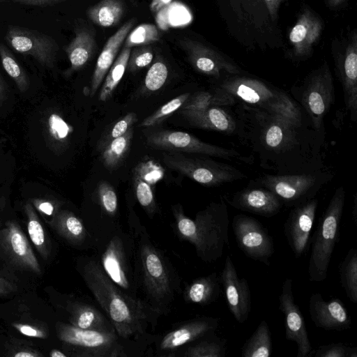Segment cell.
Instances as JSON below:
<instances>
[{"mask_svg": "<svg viewBox=\"0 0 357 357\" xmlns=\"http://www.w3.org/2000/svg\"><path fill=\"white\" fill-rule=\"evenodd\" d=\"M77 270L98 305L107 314L126 351H136L152 343L154 330L161 314L142 299L123 292L107 277L98 260L82 257Z\"/></svg>", "mask_w": 357, "mask_h": 357, "instance_id": "6da1fadb", "label": "cell"}, {"mask_svg": "<svg viewBox=\"0 0 357 357\" xmlns=\"http://www.w3.org/2000/svg\"><path fill=\"white\" fill-rule=\"evenodd\" d=\"M136 240L139 296L161 315L170 311L181 280L169 259L151 241L145 227L130 230Z\"/></svg>", "mask_w": 357, "mask_h": 357, "instance_id": "7a4b0ae2", "label": "cell"}, {"mask_svg": "<svg viewBox=\"0 0 357 357\" xmlns=\"http://www.w3.org/2000/svg\"><path fill=\"white\" fill-rule=\"evenodd\" d=\"M176 228L182 240L194 245L206 263L220 259L229 244V213L225 203L213 202L198 212L194 220L185 216L181 205L172 206Z\"/></svg>", "mask_w": 357, "mask_h": 357, "instance_id": "3957f363", "label": "cell"}, {"mask_svg": "<svg viewBox=\"0 0 357 357\" xmlns=\"http://www.w3.org/2000/svg\"><path fill=\"white\" fill-rule=\"evenodd\" d=\"M345 191L339 187L323 213L312 241L307 273L311 282L326 279L335 245L339 239Z\"/></svg>", "mask_w": 357, "mask_h": 357, "instance_id": "277c9868", "label": "cell"}, {"mask_svg": "<svg viewBox=\"0 0 357 357\" xmlns=\"http://www.w3.org/2000/svg\"><path fill=\"white\" fill-rule=\"evenodd\" d=\"M99 252L98 261L112 282L128 296L141 299L137 286L134 234L130 230H119Z\"/></svg>", "mask_w": 357, "mask_h": 357, "instance_id": "5b68a950", "label": "cell"}, {"mask_svg": "<svg viewBox=\"0 0 357 357\" xmlns=\"http://www.w3.org/2000/svg\"><path fill=\"white\" fill-rule=\"evenodd\" d=\"M220 89L243 101L265 109L274 117L295 128L301 122V113L284 92L268 86L263 82L248 77H231Z\"/></svg>", "mask_w": 357, "mask_h": 357, "instance_id": "8992f818", "label": "cell"}, {"mask_svg": "<svg viewBox=\"0 0 357 357\" xmlns=\"http://www.w3.org/2000/svg\"><path fill=\"white\" fill-rule=\"evenodd\" d=\"M222 1L227 21L238 29L240 40L261 47L274 45L275 26L269 20L263 0Z\"/></svg>", "mask_w": 357, "mask_h": 357, "instance_id": "52a82bcc", "label": "cell"}, {"mask_svg": "<svg viewBox=\"0 0 357 357\" xmlns=\"http://www.w3.org/2000/svg\"><path fill=\"white\" fill-rule=\"evenodd\" d=\"M56 328L59 340L77 356H128L115 331L82 329L62 322Z\"/></svg>", "mask_w": 357, "mask_h": 357, "instance_id": "ba28073f", "label": "cell"}, {"mask_svg": "<svg viewBox=\"0 0 357 357\" xmlns=\"http://www.w3.org/2000/svg\"><path fill=\"white\" fill-rule=\"evenodd\" d=\"M162 159L168 168L206 186L219 185L245 177L239 170L227 164L178 152L167 151Z\"/></svg>", "mask_w": 357, "mask_h": 357, "instance_id": "9c48e42d", "label": "cell"}, {"mask_svg": "<svg viewBox=\"0 0 357 357\" xmlns=\"http://www.w3.org/2000/svg\"><path fill=\"white\" fill-rule=\"evenodd\" d=\"M0 259L11 268L40 275V265L31 244L14 219L0 223Z\"/></svg>", "mask_w": 357, "mask_h": 357, "instance_id": "30bf717a", "label": "cell"}, {"mask_svg": "<svg viewBox=\"0 0 357 357\" xmlns=\"http://www.w3.org/2000/svg\"><path fill=\"white\" fill-rule=\"evenodd\" d=\"M145 137L148 146L158 150L199 153L225 158L240 155L234 150L204 142L194 135L183 131L158 129L147 131Z\"/></svg>", "mask_w": 357, "mask_h": 357, "instance_id": "8fae6325", "label": "cell"}, {"mask_svg": "<svg viewBox=\"0 0 357 357\" xmlns=\"http://www.w3.org/2000/svg\"><path fill=\"white\" fill-rule=\"evenodd\" d=\"M231 227L237 245L243 254L269 266L275 252L274 243L261 222L252 217L238 214L233 218Z\"/></svg>", "mask_w": 357, "mask_h": 357, "instance_id": "7c38bea8", "label": "cell"}, {"mask_svg": "<svg viewBox=\"0 0 357 357\" xmlns=\"http://www.w3.org/2000/svg\"><path fill=\"white\" fill-rule=\"evenodd\" d=\"M4 38L16 52L33 57L44 66L54 67L59 47L52 37L26 27L10 25Z\"/></svg>", "mask_w": 357, "mask_h": 357, "instance_id": "4fadbf2b", "label": "cell"}, {"mask_svg": "<svg viewBox=\"0 0 357 357\" xmlns=\"http://www.w3.org/2000/svg\"><path fill=\"white\" fill-rule=\"evenodd\" d=\"M219 326V319L211 317H200L180 325L165 334L155 337V351L157 356H176L192 342L214 334Z\"/></svg>", "mask_w": 357, "mask_h": 357, "instance_id": "5bb4252c", "label": "cell"}, {"mask_svg": "<svg viewBox=\"0 0 357 357\" xmlns=\"http://www.w3.org/2000/svg\"><path fill=\"white\" fill-rule=\"evenodd\" d=\"M334 99V86L330 68L326 63L308 77L302 95V104L319 128Z\"/></svg>", "mask_w": 357, "mask_h": 357, "instance_id": "9a60e30c", "label": "cell"}, {"mask_svg": "<svg viewBox=\"0 0 357 357\" xmlns=\"http://www.w3.org/2000/svg\"><path fill=\"white\" fill-rule=\"evenodd\" d=\"M292 284L291 278L283 282L279 296V309L284 317L286 339L296 344L297 357H307L312 347L302 312L294 301Z\"/></svg>", "mask_w": 357, "mask_h": 357, "instance_id": "2e32d148", "label": "cell"}, {"mask_svg": "<svg viewBox=\"0 0 357 357\" xmlns=\"http://www.w3.org/2000/svg\"><path fill=\"white\" fill-rule=\"evenodd\" d=\"M317 206V199H310L297 204L284 222V235L296 258L303 256L307 249Z\"/></svg>", "mask_w": 357, "mask_h": 357, "instance_id": "e0dca14e", "label": "cell"}, {"mask_svg": "<svg viewBox=\"0 0 357 357\" xmlns=\"http://www.w3.org/2000/svg\"><path fill=\"white\" fill-rule=\"evenodd\" d=\"M179 45L192 66L199 73L218 77L223 73L236 75L241 72L227 56L198 40L185 38L180 40Z\"/></svg>", "mask_w": 357, "mask_h": 357, "instance_id": "ac0fdd59", "label": "cell"}, {"mask_svg": "<svg viewBox=\"0 0 357 357\" xmlns=\"http://www.w3.org/2000/svg\"><path fill=\"white\" fill-rule=\"evenodd\" d=\"M230 312L239 324H243L251 310V293L246 279L238 276L230 256L225 261L220 277Z\"/></svg>", "mask_w": 357, "mask_h": 357, "instance_id": "d6986e66", "label": "cell"}, {"mask_svg": "<svg viewBox=\"0 0 357 357\" xmlns=\"http://www.w3.org/2000/svg\"><path fill=\"white\" fill-rule=\"evenodd\" d=\"M261 183L287 206H296L310 199L316 178L310 174L264 176Z\"/></svg>", "mask_w": 357, "mask_h": 357, "instance_id": "ffe728a7", "label": "cell"}, {"mask_svg": "<svg viewBox=\"0 0 357 357\" xmlns=\"http://www.w3.org/2000/svg\"><path fill=\"white\" fill-rule=\"evenodd\" d=\"M309 313L314 325L326 331H344L350 328L351 318L338 298L325 301L319 293L309 299Z\"/></svg>", "mask_w": 357, "mask_h": 357, "instance_id": "44dd1931", "label": "cell"}, {"mask_svg": "<svg viewBox=\"0 0 357 357\" xmlns=\"http://www.w3.org/2000/svg\"><path fill=\"white\" fill-rule=\"evenodd\" d=\"M336 68L342 85L344 103L351 120L357 117V38L354 33L344 52L335 59Z\"/></svg>", "mask_w": 357, "mask_h": 357, "instance_id": "7402d4cb", "label": "cell"}, {"mask_svg": "<svg viewBox=\"0 0 357 357\" xmlns=\"http://www.w3.org/2000/svg\"><path fill=\"white\" fill-rule=\"evenodd\" d=\"M323 29L324 22L320 17L310 9L305 8L289 33L294 56L303 58L310 55Z\"/></svg>", "mask_w": 357, "mask_h": 357, "instance_id": "603a6c76", "label": "cell"}, {"mask_svg": "<svg viewBox=\"0 0 357 357\" xmlns=\"http://www.w3.org/2000/svg\"><path fill=\"white\" fill-rule=\"evenodd\" d=\"M230 204L238 209L266 218L276 215L282 202L266 188H248L237 192Z\"/></svg>", "mask_w": 357, "mask_h": 357, "instance_id": "cb8c5ba5", "label": "cell"}, {"mask_svg": "<svg viewBox=\"0 0 357 357\" xmlns=\"http://www.w3.org/2000/svg\"><path fill=\"white\" fill-rule=\"evenodd\" d=\"M50 224L72 246L79 249L96 248L94 241L82 220L74 213L59 209Z\"/></svg>", "mask_w": 357, "mask_h": 357, "instance_id": "d4e9b609", "label": "cell"}, {"mask_svg": "<svg viewBox=\"0 0 357 357\" xmlns=\"http://www.w3.org/2000/svg\"><path fill=\"white\" fill-rule=\"evenodd\" d=\"M135 20H130L124 23L107 40L96 63L90 85V96L93 97L100 86L106 74L116 59L120 48L130 31L132 29Z\"/></svg>", "mask_w": 357, "mask_h": 357, "instance_id": "484cf974", "label": "cell"}, {"mask_svg": "<svg viewBox=\"0 0 357 357\" xmlns=\"http://www.w3.org/2000/svg\"><path fill=\"white\" fill-rule=\"evenodd\" d=\"M70 324L82 329L115 331L109 319L97 307L85 301H72L67 307Z\"/></svg>", "mask_w": 357, "mask_h": 357, "instance_id": "4316f807", "label": "cell"}, {"mask_svg": "<svg viewBox=\"0 0 357 357\" xmlns=\"http://www.w3.org/2000/svg\"><path fill=\"white\" fill-rule=\"evenodd\" d=\"M96 47V40L93 33L86 28L77 27L71 42L65 51L70 61V68L64 73L69 76L82 68L91 59Z\"/></svg>", "mask_w": 357, "mask_h": 357, "instance_id": "83f0119b", "label": "cell"}, {"mask_svg": "<svg viewBox=\"0 0 357 357\" xmlns=\"http://www.w3.org/2000/svg\"><path fill=\"white\" fill-rule=\"evenodd\" d=\"M184 117L190 125L202 129L231 133L236 128L231 116L218 106L210 107Z\"/></svg>", "mask_w": 357, "mask_h": 357, "instance_id": "f1b7e54d", "label": "cell"}, {"mask_svg": "<svg viewBox=\"0 0 357 357\" xmlns=\"http://www.w3.org/2000/svg\"><path fill=\"white\" fill-rule=\"evenodd\" d=\"M220 294V280L215 272L195 280L184 291L186 302L208 305L215 302Z\"/></svg>", "mask_w": 357, "mask_h": 357, "instance_id": "f546056e", "label": "cell"}, {"mask_svg": "<svg viewBox=\"0 0 357 357\" xmlns=\"http://www.w3.org/2000/svg\"><path fill=\"white\" fill-rule=\"evenodd\" d=\"M234 102V98L220 87L213 92L200 91L189 97L181 107L184 116L204 110L210 107L228 105Z\"/></svg>", "mask_w": 357, "mask_h": 357, "instance_id": "4dcf8cb0", "label": "cell"}, {"mask_svg": "<svg viewBox=\"0 0 357 357\" xmlns=\"http://www.w3.org/2000/svg\"><path fill=\"white\" fill-rule=\"evenodd\" d=\"M123 13L124 4L121 0H100L86 10L89 20L102 27L118 24Z\"/></svg>", "mask_w": 357, "mask_h": 357, "instance_id": "1f68e13d", "label": "cell"}, {"mask_svg": "<svg viewBox=\"0 0 357 357\" xmlns=\"http://www.w3.org/2000/svg\"><path fill=\"white\" fill-rule=\"evenodd\" d=\"M271 334L268 323L262 320L241 349L243 357H269L272 353Z\"/></svg>", "mask_w": 357, "mask_h": 357, "instance_id": "d6a6232c", "label": "cell"}, {"mask_svg": "<svg viewBox=\"0 0 357 357\" xmlns=\"http://www.w3.org/2000/svg\"><path fill=\"white\" fill-rule=\"evenodd\" d=\"M24 213L30 240L40 256L44 259H47L51 252L50 242L34 206L30 202L24 205Z\"/></svg>", "mask_w": 357, "mask_h": 357, "instance_id": "836d02e7", "label": "cell"}, {"mask_svg": "<svg viewBox=\"0 0 357 357\" xmlns=\"http://www.w3.org/2000/svg\"><path fill=\"white\" fill-rule=\"evenodd\" d=\"M130 52L131 48L123 47L109 69L100 91V101H107L112 97L126 72Z\"/></svg>", "mask_w": 357, "mask_h": 357, "instance_id": "e575fe53", "label": "cell"}, {"mask_svg": "<svg viewBox=\"0 0 357 357\" xmlns=\"http://www.w3.org/2000/svg\"><path fill=\"white\" fill-rule=\"evenodd\" d=\"M133 137V128L124 135L112 139L100 152L101 160L105 167L113 169L117 167L126 156Z\"/></svg>", "mask_w": 357, "mask_h": 357, "instance_id": "d590c367", "label": "cell"}, {"mask_svg": "<svg viewBox=\"0 0 357 357\" xmlns=\"http://www.w3.org/2000/svg\"><path fill=\"white\" fill-rule=\"evenodd\" d=\"M340 282L349 301L357 303V250L352 248L339 266Z\"/></svg>", "mask_w": 357, "mask_h": 357, "instance_id": "8d00e7d4", "label": "cell"}, {"mask_svg": "<svg viewBox=\"0 0 357 357\" xmlns=\"http://www.w3.org/2000/svg\"><path fill=\"white\" fill-rule=\"evenodd\" d=\"M185 349L181 356L185 357H224L226 354V340L213 336V334L195 341Z\"/></svg>", "mask_w": 357, "mask_h": 357, "instance_id": "74e56055", "label": "cell"}, {"mask_svg": "<svg viewBox=\"0 0 357 357\" xmlns=\"http://www.w3.org/2000/svg\"><path fill=\"white\" fill-rule=\"evenodd\" d=\"M0 58L3 69L15 82L20 91L25 92L30 84L29 77L13 54L1 43H0Z\"/></svg>", "mask_w": 357, "mask_h": 357, "instance_id": "f35d334b", "label": "cell"}, {"mask_svg": "<svg viewBox=\"0 0 357 357\" xmlns=\"http://www.w3.org/2000/svg\"><path fill=\"white\" fill-rule=\"evenodd\" d=\"M137 121V114L129 112L106 128L97 142V150L100 152L112 139L124 135Z\"/></svg>", "mask_w": 357, "mask_h": 357, "instance_id": "ab89813d", "label": "cell"}, {"mask_svg": "<svg viewBox=\"0 0 357 357\" xmlns=\"http://www.w3.org/2000/svg\"><path fill=\"white\" fill-rule=\"evenodd\" d=\"M168 68L163 59L157 56L148 70L144 82V93L149 94L160 89L168 77Z\"/></svg>", "mask_w": 357, "mask_h": 357, "instance_id": "60d3db41", "label": "cell"}, {"mask_svg": "<svg viewBox=\"0 0 357 357\" xmlns=\"http://www.w3.org/2000/svg\"><path fill=\"white\" fill-rule=\"evenodd\" d=\"M160 40V33L152 24H142L132 29L126 36L124 47L132 48L151 45Z\"/></svg>", "mask_w": 357, "mask_h": 357, "instance_id": "b9f144b4", "label": "cell"}, {"mask_svg": "<svg viewBox=\"0 0 357 357\" xmlns=\"http://www.w3.org/2000/svg\"><path fill=\"white\" fill-rule=\"evenodd\" d=\"M190 93L181 94L159 107L141 123L142 127H154L179 109L190 97Z\"/></svg>", "mask_w": 357, "mask_h": 357, "instance_id": "7bdbcfd3", "label": "cell"}, {"mask_svg": "<svg viewBox=\"0 0 357 357\" xmlns=\"http://www.w3.org/2000/svg\"><path fill=\"white\" fill-rule=\"evenodd\" d=\"M134 189L137 199L146 213L152 216L157 211L152 185L134 173Z\"/></svg>", "mask_w": 357, "mask_h": 357, "instance_id": "ee69618b", "label": "cell"}, {"mask_svg": "<svg viewBox=\"0 0 357 357\" xmlns=\"http://www.w3.org/2000/svg\"><path fill=\"white\" fill-rule=\"evenodd\" d=\"M47 130L50 140L54 145L64 146L68 141L72 128L61 116L52 114L47 121Z\"/></svg>", "mask_w": 357, "mask_h": 357, "instance_id": "f6af8a7d", "label": "cell"}, {"mask_svg": "<svg viewBox=\"0 0 357 357\" xmlns=\"http://www.w3.org/2000/svg\"><path fill=\"white\" fill-rule=\"evenodd\" d=\"M274 122L268 128L265 132V143L272 149L280 147L288 139L290 129L292 128L282 121L274 117Z\"/></svg>", "mask_w": 357, "mask_h": 357, "instance_id": "bcb514c9", "label": "cell"}, {"mask_svg": "<svg viewBox=\"0 0 357 357\" xmlns=\"http://www.w3.org/2000/svg\"><path fill=\"white\" fill-rule=\"evenodd\" d=\"M154 54L151 47L139 46L131 50L127 68L135 72L149 66L153 60Z\"/></svg>", "mask_w": 357, "mask_h": 357, "instance_id": "7dc6e473", "label": "cell"}, {"mask_svg": "<svg viewBox=\"0 0 357 357\" xmlns=\"http://www.w3.org/2000/svg\"><path fill=\"white\" fill-rule=\"evenodd\" d=\"M315 357H357V348L348 347L342 342L321 346L314 354Z\"/></svg>", "mask_w": 357, "mask_h": 357, "instance_id": "c3c4849f", "label": "cell"}, {"mask_svg": "<svg viewBox=\"0 0 357 357\" xmlns=\"http://www.w3.org/2000/svg\"><path fill=\"white\" fill-rule=\"evenodd\" d=\"M134 173L139 176L151 185L158 181L163 175V171L160 166L152 162L139 164Z\"/></svg>", "mask_w": 357, "mask_h": 357, "instance_id": "681fc988", "label": "cell"}, {"mask_svg": "<svg viewBox=\"0 0 357 357\" xmlns=\"http://www.w3.org/2000/svg\"><path fill=\"white\" fill-rule=\"evenodd\" d=\"M33 206L42 214L47 217L53 216L59 210V204L52 200L45 199H33L32 200Z\"/></svg>", "mask_w": 357, "mask_h": 357, "instance_id": "f907efd6", "label": "cell"}, {"mask_svg": "<svg viewBox=\"0 0 357 357\" xmlns=\"http://www.w3.org/2000/svg\"><path fill=\"white\" fill-rule=\"evenodd\" d=\"M13 326L22 334L37 338H46V333L40 328L27 324L14 323Z\"/></svg>", "mask_w": 357, "mask_h": 357, "instance_id": "816d5d0a", "label": "cell"}, {"mask_svg": "<svg viewBox=\"0 0 357 357\" xmlns=\"http://www.w3.org/2000/svg\"><path fill=\"white\" fill-rule=\"evenodd\" d=\"M285 0H263L269 20L274 25L278 16V10Z\"/></svg>", "mask_w": 357, "mask_h": 357, "instance_id": "f5cc1de1", "label": "cell"}, {"mask_svg": "<svg viewBox=\"0 0 357 357\" xmlns=\"http://www.w3.org/2000/svg\"><path fill=\"white\" fill-rule=\"evenodd\" d=\"M10 356L14 357H40L43 356L40 351L29 347H15L11 350Z\"/></svg>", "mask_w": 357, "mask_h": 357, "instance_id": "db71d44e", "label": "cell"}, {"mask_svg": "<svg viewBox=\"0 0 357 357\" xmlns=\"http://www.w3.org/2000/svg\"><path fill=\"white\" fill-rule=\"evenodd\" d=\"M18 2L20 3L36 6H48L59 3H61L68 0H9Z\"/></svg>", "mask_w": 357, "mask_h": 357, "instance_id": "11a10c76", "label": "cell"}, {"mask_svg": "<svg viewBox=\"0 0 357 357\" xmlns=\"http://www.w3.org/2000/svg\"><path fill=\"white\" fill-rule=\"evenodd\" d=\"M16 291V287L6 278L0 276V296H6Z\"/></svg>", "mask_w": 357, "mask_h": 357, "instance_id": "9f6ffc18", "label": "cell"}, {"mask_svg": "<svg viewBox=\"0 0 357 357\" xmlns=\"http://www.w3.org/2000/svg\"><path fill=\"white\" fill-rule=\"evenodd\" d=\"M171 1L172 0H153L151 4V8L153 11L156 12Z\"/></svg>", "mask_w": 357, "mask_h": 357, "instance_id": "6f0895ef", "label": "cell"}, {"mask_svg": "<svg viewBox=\"0 0 357 357\" xmlns=\"http://www.w3.org/2000/svg\"><path fill=\"white\" fill-rule=\"evenodd\" d=\"M6 92H7L6 84L0 75V103H1L5 100Z\"/></svg>", "mask_w": 357, "mask_h": 357, "instance_id": "680465c9", "label": "cell"}, {"mask_svg": "<svg viewBox=\"0 0 357 357\" xmlns=\"http://www.w3.org/2000/svg\"><path fill=\"white\" fill-rule=\"evenodd\" d=\"M328 5L332 8H337L342 5L346 0H326Z\"/></svg>", "mask_w": 357, "mask_h": 357, "instance_id": "91938a15", "label": "cell"}, {"mask_svg": "<svg viewBox=\"0 0 357 357\" xmlns=\"http://www.w3.org/2000/svg\"><path fill=\"white\" fill-rule=\"evenodd\" d=\"M353 220L355 224L357 223V197L356 195L354 196V207L352 210Z\"/></svg>", "mask_w": 357, "mask_h": 357, "instance_id": "94428289", "label": "cell"}, {"mask_svg": "<svg viewBox=\"0 0 357 357\" xmlns=\"http://www.w3.org/2000/svg\"><path fill=\"white\" fill-rule=\"evenodd\" d=\"M50 356L51 357H66L67 355L64 354L63 351L59 350V349H52L50 353Z\"/></svg>", "mask_w": 357, "mask_h": 357, "instance_id": "6125c7cd", "label": "cell"}, {"mask_svg": "<svg viewBox=\"0 0 357 357\" xmlns=\"http://www.w3.org/2000/svg\"><path fill=\"white\" fill-rule=\"evenodd\" d=\"M0 11H1V6H0Z\"/></svg>", "mask_w": 357, "mask_h": 357, "instance_id": "be15d7a7", "label": "cell"}]
</instances>
